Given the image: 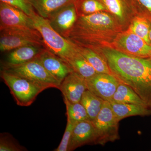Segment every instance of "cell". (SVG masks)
I'll return each mask as SVG.
<instances>
[{
    "instance_id": "obj_1",
    "label": "cell",
    "mask_w": 151,
    "mask_h": 151,
    "mask_svg": "<svg viewBox=\"0 0 151 151\" xmlns=\"http://www.w3.org/2000/svg\"><path fill=\"white\" fill-rule=\"evenodd\" d=\"M112 74L128 85L151 109V57L133 56L116 49H100Z\"/></svg>"
},
{
    "instance_id": "obj_2",
    "label": "cell",
    "mask_w": 151,
    "mask_h": 151,
    "mask_svg": "<svg viewBox=\"0 0 151 151\" xmlns=\"http://www.w3.org/2000/svg\"><path fill=\"white\" fill-rule=\"evenodd\" d=\"M32 17L35 27L42 37L45 48L69 65L70 60L79 52L77 45L55 30L47 19L37 13Z\"/></svg>"
},
{
    "instance_id": "obj_3",
    "label": "cell",
    "mask_w": 151,
    "mask_h": 151,
    "mask_svg": "<svg viewBox=\"0 0 151 151\" xmlns=\"http://www.w3.org/2000/svg\"><path fill=\"white\" fill-rule=\"evenodd\" d=\"M1 77L9 87L17 105L28 107L47 87L32 80L2 70Z\"/></svg>"
},
{
    "instance_id": "obj_4",
    "label": "cell",
    "mask_w": 151,
    "mask_h": 151,
    "mask_svg": "<svg viewBox=\"0 0 151 151\" xmlns=\"http://www.w3.org/2000/svg\"><path fill=\"white\" fill-rule=\"evenodd\" d=\"M0 31V50L2 52L26 46L45 47L42 37L36 29Z\"/></svg>"
},
{
    "instance_id": "obj_5",
    "label": "cell",
    "mask_w": 151,
    "mask_h": 151,
    "mask_svg": "<svg viewBox=\"0 0 151 151\" xmlns=\"http://www.w3.org/2000/svg\"><path fill=\"white\" fill-rule=\"evenodd\" d=\"M91 121L97 135L95 144L104 145L108 142L119 139V122L114 114L110 102L105 101L97 117Z\"/></svg>"
},
{
    "instance_id": "obj_6",
    "label": "cell",
    "mask_w": 151,
    "mask_h": 151,
    "mask_svg": "<svg viewBox=\"0 0 151 151\" xmlns=\"http://www.w3.org/2000/svg\"><path fill=\"white\" fill-rule=\"evenodd\" d=\"M2 70L32 80L47 88L59 89L60 84L36 58L21 65L2 68Z\"/></svg>"
},
{
    "instance_id": "obj_7",
    "label": "cell",
    "mask_w": 151,
    "mask_h": 151,
    "mask_svg": "<svg viewBox=\"0 0 151 151\" xmlns=\"http://www.w3.org/2000/svg\"><path fill=\"white\" fill-rule=\"evenodd\" d=\"M115 26L113 18L102 12L78 17L74 27L81 32L97 40L103 30L113 29Z\"/></svg>"
},
{
    "instance_id": "obj_8",
    "label": "cell",
    "mask_w": 151,
    "mask_h": 151,
    "mask_svg": "<svg viewBox=\"0 0 151 151\" xmlns=\"http://www.w3.org/2000/svg\"><path fill=\"white\" fill-rule=\"evenodd\" d=\"M24 29H36L32 17L19 9L0 2V30Z\"/></svg>"
},
{
    "instance_id": "obj_9",
    "label": "cell",
    "mask_w": 151,
    "mask_h": 151,
    "mask_svg": "<svg viewBox=\"0 0 151 151\" xmlns=\"http://www.w3.org/2000/svg\"><path fill=\"white\" fill-rule=\"evenodd\" d=\"M116 50L133 56L151 57V45L131 30L122 33L115 42Z\"/></svg>"
},
{
    "instance_id": "obj_10",
    "label": "cell",
    "mask_w": 151,
    "mask_h": 151,
    "mask_svg": "<svg viewBox=\"0 0 151 151\" xmlns=\"http://www.w3.org/2000/svg\"><path fill=\"white\" fill-rule=\"evenodd\" d=\"M87 89L105 101L111 102L120 82L112 74L97 73L86 79Z\"/></svg>"
},
{
    "instance_id": "obj_11",
    "label": "cell",
    "mask_w": 151,
    "mask_h": 151,
    "mask_svg": "<svg viewBox=\"0 0 151 151\" xmlns=\"http://www.w3.org/2000/svg\"><path fill=\"white\" fill-rule=\"evenodd\" d=\"M36 58L60 84L65 77L73 71L67 63L45 47L42 49Z\"/></svg>"
},
{
    "instance_id": "obj_12",
    "label": "cell",
    "mask_w": 151,
    "mask_h": 151,
    "mask_svg": "<svg viewBox=\"0 0 151 151\" xmlns=\"http://www.w3.org/2000/svg\"><path fill=\"white\" fill-rule=\"evenodd\" d=\"M75 4L66 6L47 19L52 27L63 37H66L78 20Z\"/></svg>"
},
{
    "instance_id": "obj_13",
    "label": "cell",
    "mask_w": 151,
    "mask_h": 151,
    "mask_svg": "<svg viewBox=\"0 0 151 151\" xmlns=\"http://www.w3.org/2000/svg\"><path fill=\"white\" fill-rule=\"evenodd\" d=\"M59 90L64 99L70 103H79L84 92L87 90L86 79L72 71L61 82Z\"/></svg>"
},
{
    "instance_id": "obj_14",
    "label": "cell",
    "mask_w": 151,
    "mask_h": 151,
    "mask_svg": "<svg viewBox=\"0 0 151 151\" xmlns=\"http://www.w3.org/2000/svg\"><path fill=\"white\" fill-rule=\"evenodd\" d=\"M97 135L91 120L81 121L76 124L70 138L68 151L90 143L95 144Z\"/></svg>"
},
{
    "instance_id": "obj_15",
    "label": "cell",
    "mask_w": 151,
    "mask_h": 151,
    "mask_svg": "<svg viewBox=\"0 0 151 151\" xmlns=\"http://www.w3.org/2000/svg\"><path fill=\"white\" fill-rule=\"evenodd\" d=\"M44 47L35 46L22 47L10 52L5 60L2 62V68L24 64L35 59Z\"/></svg>"
},
{
    "instance_id": "obj_16",
    "label": "cell",
    "mask_w": 151,
    "mask_h": 151,
    "mask_svg": "<svg viewBox=\"0 0 151 151\" xmlns=\"http://www.w3.org/2000/svg\"><path fill=\"white\" fill-rule=\"evenodd\" d=\"M36 13L48 19L63 8L75 4L77 0H28Z\"/></svg>"
},
{
    "instance_id": "obj_17",
    "label": "cell",
    "mask_w": 151,
    "mask_h": 151,
    "mask_svg": "<svg viewBox=\"0 0 151 151\" xmlns=\"http://www.w3.org/2000/svg\"><path fill=\"white\" fill-rule=\"evenodd\" d=\"M110 103L114 114L119 122L130 116L151 115V109L147 106L129 103Z\"/></svg>"
},
{
    "instance_id": "obj_18",
    "label": "cell",
    "mask_w": 151,
    "mask_h": 151,
    "mask_svg": "<svg viewBox=\"0 0 151 151\" xmlns=\"http://www.w3.org/2000/svg\"><path fill=\"white\" fill-rule=\"evenodd\" d=\"M76 45L78 52L93 66L97 73L112 74L106 60L102 54L92 48Z\"/></svg>"
},
{
    "instance_id": "obj_19",
    "label": "cell",
    "mask_w": 151,
    "mask_h": 151,
    "mask_svg": "<svg viewBox=\"0 0 151 151\" xmlns=\"http://www.w3.org/2000/svg\"><path fill=\"white\" fill-rule=\"evenodd\" d=\"M119 103H129L147 106L145 101L132 88L120 83L113 95L111 102ZM148 107V106H147Z\"/></svg>"
},
{
    "instance_id": "obj_20",
    "label": "cell",
    "mask_w": 151,
    "mask_h": 151,
    "mask_svg": "<svg viewBox=\"0 0 151 151\" xmlns=\"http://www.w3.org/2000/svg\"><path fill=\"white\" fill-rule=\"evenodd\" d=\"M105 100L95 95L89 90L84 92L80 103L84 106L91 121L97 117L103 108Z\"/></svg>"
},
{
    "instance_id": "obj_21",
    "label": "cell",
    "mask_w": 151,
    "mask_h": 151,
    "mask_svg": "<svg viewBox=\"0 0 151 151\" xmlns=\"http://www.w3.org/2000/svg\"><path fill=\"white\" fill-rule=\"evenodd\" d=\"M69 65L73 71L86 79L97 73L93 66L79 52L70 60Z\"/></svg>"
},
{
    "instance_id": "obj_22",
    "label": "cell",
    "mask_w": 151,
    "mask_h": 151,
    "mask_svg": "<svg viewBox=\"0 0 151 151\" xmlns=\"http://www.w3.org/2000/svg\"><path fill=\"white\" fill-rule=\"evenodd\" d=\"M74 4L77 13L81 14L79 16L107 11L99 0H77Z\"/></svg>"
},
{
    "instance_id": "obj_23",
    "label": "cell",
    "mask_w": 151,
    "mask_h": 151,
    "mask_svg": "<svg viewBox=\"0 0 151 151\" xmlns=\"http://www.w3.org/2000/svg\"><path fill=\"white\" fill-rule=\"evenodd\" d=\"M151 26V22L146 17H138L132 22L129 30L150 45L149 33Z\"/></svg>"
},
{
    "instance_id": "obj_24",
    "label": "cell",
    "mask_w": 151,
    "mask_h": 151,
    "mask_svg": "<svg viewBox=\"0 0 151 151\" xmlns=\"http://www.w3.org/2000/svg\"><path fill=\"white\" fill-rule=\"evenodd\" d=\"M64 101L66 106L67 117L71 120L76 122L91 120L86 109L80 102L72 103L65 99H64Z\"/></svg>"
},
{
    "instance_id": "obj_25",
    "label": "cell",
    "mask_w": 151,
    "mask_h": 151,
    "mask_svg": "<svg viewBox=\"0 0 151 151\" xmlns=\"http://www.w3.org/2000/svg\"><path fill=\"white\" fill-rule=\"evenodd\" d=\"M25 148L17 143L10 134L7 133L1 134L0 151H22Z\"/></svg>"
},
{
    "instance_id": "obj_26",
    "label": "cell",
    "mask_w": 151,
    "mask_h": 151,
    "mask_svg": "<svg viewBox=\"0 0 151 151\" xmlns=\"http://www.w3.org/2000/svg\"><path fill=\"white\" fill-rule=\"evenodd\" d=\"M76 123L67 117V125L63 137L59 146L54 151H68L71 135Z\"/></svg>"
},
{
    "instance_id": "obj_27",
    "label": "cell",
    "mask_w": 151,
    "mask_h": 151,
    "mask_svg": "<svg viewBox=\"0 0 151 151\" xmlns=\"http://www.w3.org/2000/svg\"><path fill=\"white\" fill-rule=\"evenodd\" d=\"M0 2L6 3L19 9L31 17L37 13L28 0H0Z\"/></svg>"
},
{
    "instance_id": "obj_28",
    "label": "cell",
    "mask_w": 151,
    "mask_h": 151,
    "mask_svg": "<svg viewBox=\"0 0 151 151\" xmlns=\"http://www.w3.org/2000/svg\"><path fill=\"white\" fill-rule=\"evenodd\" d=\"M139 6H140L147 14V18L151 22V0H137Z\"/></svg>"
},
{
    "instance_id": "obj_29",
    "label": "cell",
    "mask_w": 151,
    "mask_h": 151,
    "mask_svg": "<svg viewBox=\"0 0 151 151\" xmlns=\"http://www.w3.org/2000/svg\"><path fill=\"white\" fill-rule=\"evenodd\" d=\"M149 40H150V42L151 45V26L150 29V33H149Z\"/></svg>"
}]
</instances>
